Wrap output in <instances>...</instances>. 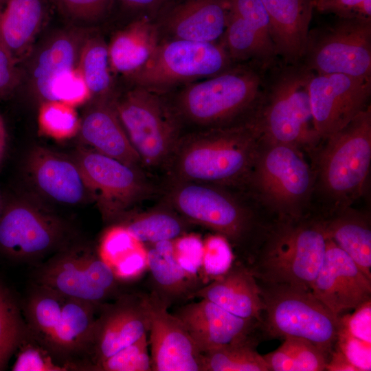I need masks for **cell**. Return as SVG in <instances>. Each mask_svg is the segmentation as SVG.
<instances>
[{
    "mask_svg": "<svg viewBox=\"0 0 371 371\" xmlns=\"http://www.w3.org/2000/svg\"><path fill=\"white\" fill-rule=\"evenodd\" d=\"M162 186L161 202L193 225L225 238L235 259L249 262L272 218L244 190L169 178Z\"/></svg>",
    "mask_w": 371,
    "mask_h": 371,
    "instance_id": "6da1fadb",
    "label": "cell"
},
{
    "mask_svg": "<svg viewBox=\"0 0 371 371\" xmlns=\"http://www.w3.org/2000/svg\"><path fill=\"white\" fill-rule=\"evenodd\" d=\"M260 140L253 117L183 132L164 169L166 178L241 188Z\"/></svg>",
    "mask_w": 371,
    "mask_h": 371,
    "instance_id": "7a4b0ae2",
    "label": "cell"
},
{
    "mask_svg": "<svg viewBox=\"0 0 371 371\" xmlns=\"http://www.w3.org/2000/svg\"><path fill=\"white\" fill-rule=\"evenodd\" d=\"M314 172L311 214L352 206L363 195L371 165V107L322 140L308 155Z\"/></svg>",
    "mask_w": 371,
    "mask_h": 371,
    "instance_id": "3957f363",
    "label": "cell"
},
{
    "mask_svg": "<svg viewBox=\"0 0 371 371\" xmlns=\"http://www.w3.org/2000/svg\"><path fill=\"white\" fill-rule=\"evenodd\" d=\"M266 70L250 63L234 64L217 75L182 85L170 98L164 95L183 131L186 126H227L254 115Z\"/></svg>",
    "mask_w": 371,
    "mask_h": 371,
    "instance_id": "277c9868",
    "label": "cell"
},
{
    "mask_svg": "<svg viewBox=\"0 0 371 371\" xmlns=\"http://www.w3.org/2000/svg\"><path fill=\"white\" fill-rule=\"evenodd\" d=\"M314 73L302 63L278 60L265 72L253 117L260 140L288 145L307 155L322 142L314 121L309 85Z\"/></svg>",
    "mask_w": 371,
    "mask_h": 371,
    "instance_id": "5b68a950",
    "label": "cell"
},
{
    "mask_svg": "<svg viewBox=\"0 0 371 371\" xmlns=\"http://www.w3.org/2000/svg\"><path fill=\"white\" fill-rule=\"evenodd\" d=\"M325 251L326 237L316 215L272 218L245 265L258 282L311 291Z\"/></svg>",
    "mask_w": 371,
    "mask_h": 371,
    "instance_id": "8992f818",
    "label": "cell"
},
{
    "mask_svg": "<svg viewBox=\"0 0 371 371\" xmlns=\"http://www.w3.org/2000/svg\"><path fill=\"white\" fill-rule=\"evenodd\" d=\"M314 172L306 153L295 147L260 143L241 189L271 218L311 214Z\"/></svg>",
    "mask_w": 371,
    "mask_h": 371,
    "instance_id": "52a82bcc",
    "label": "cell"
},
{
    "mask_svg": "<svg viewBox=\"0 0 371 371\" xmlns=\"http://www.w3.org/2000/svg\"><path fill=\"white\" fill-rule=\"evenodd\" d=\"M99 306L33 282L23 308L32 337L69 370H78Z\"/></svg>",
    "mask_w": 371,
    "mask_h": 371,
    "instance_id": "ba28073f",
    "label": "cell"
},
{
    "mask_svg": "<svg viewBox=\"0 0 371 371\" xmlns=\"http://www.w3.org/2000/svg\"><path fill=\"white\" fill-rule=\"evenodd\" d=\"M258 282L263 303L262 339L299 337L330 355L335 344L339 317L311 292L286 284Z\"/></svg>",
    "mask_w": 371,
    "mask_h": 371,
    "instance_id": "9c48e42d",
    "label": "cell"
},
{
    "mask_svg": "<svg viewBox=\"0 0 371 371\" xmlns=\"http://www.w3.org/2000/svg\"><path fill=\"white\" fill-rule=\"evenodd\" d=\"M113 104L143 167L164 169L183 132L166 97L131 85Z\"/></svg>",
    "mask_w": 371,
    "mask_h": 371,
    "instance_id": "30bf717a",
    "label": "cell"
},
{
    "mask_svg": "<svg viewBox=\"0 0 371 371\" xmlns=\"http://www.w3.org/2000/svg\"><path fill=\"white\" fill-rule=\"evenodd\" d=\"M234 64L220 42L161 39L146 63L126 80L166 95L180 85L217 75Z\"/></svg>",
    "mask_w": 371,
    "mask_h": 371,
    "instance_id": "8fae6325",
    "label": "cell"
},
{
    "mask_svg": "<svg viewBox=\"0 0 371 371\" xmlns=\"http://www.w3.org/2000/svg\"><path fill=\"white\" fill-rule=\"evenodd\" d=\"M33 278L34 283L97 305L122 293L120 282L97 247L76 239L37 266Z\"/></svg>",
    "mask_w": 371,
    "mask_h": 371,
    "instance_id": "7c38bea8",
    "label": "cell"
},
{
    "mask_svg": "<svg viewBox=\"0 0 371 371\" xmlns=\"http://www.w3.org/2000/svg\"><path fill=\"white\" fill-rule=\"evenodd\" d=\"M75 240L68 223L34 200H14L0 216V253L12 261L41 260Z\"/></svg>",
    "mask_w": 371,
    "mask_h": 371,
    "instance_id": "4fadbf2b",
    "label": "cell"
},
{
    "mask_svg": "<svg viewBox=\"0 0 371 371\" xmlns=\"http://www.w3.org/2000/svg\"><path fill=\"white\" fill-rule=\"evenodd\" d=\"M74 159L108 225L117 224L137 203L160 190L148 179L143 169L93 149L79 148Z\"/></svg>",
    "mask_w": 371,
    "mask_h": 371,
    "instance_id": "5bb4252c",
    "label": "cell"
},
{
    "mask_svg": "<svg viewBox=\"0 0 371 371\" xmlns=\"http://www.w3.org/2000/svg\"><path fill=\"white\" fill-rule=\"evenodd\" d=\"M301 63L316 74L371 77V19L337 17L310 30Z\"/></svg>",
    "mask_w": 371,
    "mask_h": 371,
    "instance_id": "9a60e30c",
    "label": "cell"
},
{
    "mask_svg": "<svg viewBox=\"0 0 371 371\" xmlns=\"http://www.w3.org/2000/svg\"><path fill=\"white\" fill-rule=\"evenodd\" d=\"M146 293H122L98 307L92 335L78 370L95 371L102 361L148 333Z\"/></svg>",
    "mask_w": 371,
    "mask_h": 371,
    "instance_id": "2e32d148",
    "label": "cell"
},
{
    "mask_svg": "<svg viewBox=\"0 0 371 371\" xmlns=\"http://www.w3.org/2000/svg\"><path fill=\"white\" fill-rule=\"evenodd\" d=\"M309 94L315 127L323 140L370 106L371 77L314 74Z\"/></svg>",
    "mask_w": 371,
    "mask_h": 371,
    "instance_id": "e0dca14e",
    "label": "cell"
},
{
    "mask_svg": "<svg viewBox=\"0 0 371 371\" xmlns=\"http://www.w3.org/2000/svg\"><path fill=\"white\" fill-rule=\"evenodd\" d=\"M153 371H203V353L183 322L152 291L146 293Z\"/></svg>",
    "mask_w": 371,
    "mask_h": 371,
    "instance_id": "ac0fdd59",
    "label": "cell"
},
{
    "mask_svg": "<svg viewBox=\"0 0 371 371\" xmlns=\"http://www.w3.org/2000/svg\"><path fill=\"white\" fill-rule=\"evenodd\" d=\"M173 314L202 353L227 345L258 344L262 339L259 322L235 315L205 299L183 304Z\"/></svg>",
    "mask_w": 371,
    "mask_h": 371,
    "instance_id": "d6986e66",
    "label": "cell"
},
{
    "mask_svg": "<svg viewBox=\"0 0 371 371\" xmlns=\"http://www.w3.org/2000/svg\"><path fill=\"white\" fill-rule=\"evenodd\" d=\"M92 30L82 25L66 27L54 31L32 47L26 58L29 59L28 82L41 103L52 101L57 81L78 67L82 47Z\"/></svg>",
    "mask_w": 371,
    "mask_h": 371,
    "instance_id": "ffe728a7",
    "label": "cell"
},
{
    "mask_svg": "<svg viewBox=\"0 0 371 371\" xmlns=\"http://www.w3.org/2000/svg\"><path fill=\"white\" fill-rule=\"evenodd\" d=\"M311 292L339 317L371 299V280L345 251L326 238L323 263Z\"/></svg>",
    "mask_w": 371,
    "mask_h": 371,
    "instance_id": "44dd1931",
    "label": "cell"
},
{
    "mask_svg": "<svg viewBox=\"0 0 371 371\" xmlns=\"http://www.w3.org/2000/svg\"><path fill=\"white\" fill-rule=\"evenodd\" d=\"M230 12L228 0H170L154 21L161 39L218 43Z\"/></svg>",
    "mask_w": 371,
    "mask_h": 371,
    "instance_id": "7402d4cb",
    "label": "cell"
},
{
    "mask_svg": "<svg viewBox=\"0 0 371 371\" xmlns=\"http://www.w3.org/2000/svg\"><path fill=\"white\" fill-rule=\"evenodd\" d=\"M25 169L35 190L54 203L77 205L93 201L74 157L36 146L27 157Z\"/></svg>",
    "mask_w": 371,
    "mask_h": 371,
    "instance_id": "603a6c76",
    "label": "cell"
},
{
    "mask_svg": "<svg viewBox=\"0 0 371 371\" xmlns=\"http://www.w3.org/2000/svg\"><path fill=\"white\" fill-rule=\"evenodd\" d=\"M80 119L79 133L91 149L143 169L113 104V98L91 99Z\"/></svg>",
    "mask_w": 371,
    "mask_h": 371,
    "instance_id": "cb8c5ba5",
    "label": "cell"
},
{
    "mask_svg": "<svg viewBox=\"0 0 371 371\" xmlns=\"http://www.w3.org/2000/svg\"><path fill=\"white\" fill-rule=\"evenodd\" d=\"M269 19L270 36L278 58L297 64L304 56L313 0H262Z\"/></svg>",
    "mask_w": 371,
    "mask_h": 371,
    "instance_id": "d4e9b609",
    "label": "cell"
},
{
    "mask_svg": "<svg viewBox=\"0 0 371 371\" xmlns=\"http://www.w3.org/2000/svg\"><path fill=\"white\" fill-rule=\"evenodd\" d=\"M193 297L207 300L238 317L261 324L263 303L258 282L249 268L234 259L222 276L205 283Z\"/></svg>",
    "mask_w": 371,
    "mask_h": 371,
    "instance_id": "484cf974",
    "label": "cell"
},
{
    "mask_svg": "<svg viewBox=\"0 0 371 371\" xmlns=\"http://www.w3.org/2000/svg\"><path fill=\"white\" fill-rule=\"evenodd\" d=\"M47 15L45 0H0V43L18 65L30 53Z\"/></svg>",
    "mask_w": 371,
    "mask_h": 371,
    "instance_id": "4316f807",
    "label": "cell"
},
{
    "mask_svg": "<svg viewBox=\"0 0 371 371\" xmlns=\"http://www.w3.org/2000/svg\"><path fill=\"white\" fill-rule=\"evenodd\" d=\"M317 216L325 237L345 251L371 280L370 213L350 206L324 216Z\"/></svg>",
    "mask_w": 371,
    "mask_h": 371,
    "instance_id": "83f0119b",
    "label": "cell"
},
{
    "mask_svg": "<svg viewBox=\"0 0 371 371\" xmlns=\"http://www.w3.org/2000/svg\"><path fill=\"white\" fill-rule=\"evenodd\" d=\"M161 41L155 21L140 16L117 31L108 43L112 72L125 79L138 71L149 60Z\"/></svg>",
    "mask_w": 371,
    "mask_h": 371,
    "instance_id": "f1b7e54d",
    "label": "cell"
},
{
    "mask_svg": "<svg viewBox=\"0 0 371 371\" xmlns=\"http://www.w3.org/2000/svg\"><path fill=\"white\" fill-rule=\"evenodd\" d=\"M148 248L146 253L154 289L168 307L193 298L203 285L202 279L184 270L174 255L172 240L162 241Z\"/></svg>",
    "mask_w": 371,
    "mask_h": 371,
    "instance_id": "f546056e",
    "label": "cell"
},
{
    "mask_svg": "<svg viewBox=\"0 0 371 371\" xmlns=\"http://www.w3.org/2000/svg\"><path fill=\"white\" fill-rule=\"evenodd\" d=\"M117 224L123 226L139 243L149 245L173 240L186 234L193 225L161 201L145 212H129Z\"/></svg>",
    "mask_w": 371,
    "mask_h": 371,
    "instance_id": "4dcf8cb0",
    "label": "cell"
},
{
    "mask_svg": "<svg viewBox=\"0 0 371 371\" xmlns=\"http://www.w3.org/2000/svg\"><path fill=\"white\" fill-rule=\"evenodd\" d=\"M219 42L234 64L250 63L267 69L278 60L251 27L232 11Z\"/></svg>",
    "mask_w": 371,
    "mask_h": 371,
    "instance_id": "1f68e13d",
    "label": "cell"
},
{
    "mask_svg": "<svg viewBox=\"0 0 371 371\" xmlns=\"http://www.w3.org/2000/svg\"><path fill=\"white\" fill-rule=\"evenodd\" d=\"M78 69L89 90L91 99L114 98L116 91L110 65L108 43L95 30L91 32L83 44Z\"/></svg>",
    "mask_w": 371,
    "mask_h": 371,
    "instance_id": "d6a6232c",
    "label": "cell"
},
{
    "mask_svg": "<svg viewBox=\"0 0 371 371\" xmlns=\"http://www.w3.org/2000/svg\"><path fill=\"white\" fill-rule=\"evenodd\" d=\"M262 356L269 371H323L329 354L306 339L287 337L277 349Z\"/></svg>",
    "mask_w": 371,
    "mask_h": 371,
    "instance_id": "836d02e7",
    "label": "cell"
},
{
    "mask_svg": "<svg viewBox=\"0 0 371 371\" xmlns=\"http://www.w3.org/2000/svg\"><path fill=\"white\" fill-rule=\"evenodd\" d=\"M31 337L19 305L0 282V370L20 346Z\"/></svg>",
    "mask_w": 371,
    "mask_h": 371,
    "instance_id": "e575fe53",
    "label": "cell"
},
{
    "mask_svg": "<svg viewBox=\"0 0 371 371\" xmlns=\"http://www.w3.org/2000/svg\"><path fill=\"white\" fill-rule=\"evenodd\" d=\"M258 343L232 344L203 353V371H269Z\"/></svg>",
    "mask_w": 371,
    "mask_h": 371,
    "instance_id": "d590c367",
    "label": "cell"
},
{
    "mask_svg": "<svg viewBox=\"0 0 371 371\" xmlns=\"http://www.w3.org/2000/svg\"><path fill=\"white\" fill-rule=\"evenodd\" d=\"M74 107L58 101L41 103L38 115L40 132L57 140L75 136L79 133L80 119Z\"/></svg>",
    "mask_w": 371,
    "mask_h": 371,
    "instance_id": "8d00e7d4",
    "label": "cell"
},
{
    "mask_svg": "<svg viewBox=\"0 0 371 371\" xmlns=\"http://www.w3.org/2000/svg\"><path fill=\"white\" fill-rule=\"evenodd\" d=\"M147 335L100 363L95 371H152Z\"/></svg>",
    "mask_w": 371,
    "mask_h": 371,
    "instance_id": "74e56055",
    "label": "cell"
},
{
    "mask_svg": "<svg viewBox=\"0 0 371 371\" xmlns=\"http://www.w3.org/2000/svg\"><path fill=\"white\" fill-rule=\"evenodd\" d=\"M235 259L232 249L223 236L214 234L203 243L201 270L207 279L214 280L225 274Z\"/></svg>",
    "mask_w": 371,
    "mask_h": 371,
    "instance_id": "f35d334b",
    "label": "cell"
},
{
    "mask_svg": "<svg viewBox=\"0 0 371 371\" xmlns=\"http://www.w3.org/2000/svg\"><path fill=\"white\" fill-rule=\"evenodd\" d=\"M13 371H65L68 368L60 363L33 337L23 342L19 349Z\"/></svg>",
    "mask_w": 371,
    "mask_h": 371,
    "instance_id": "ab89813d",
    "label": "cell"
},
{
    "mask_svg": "<svg viewBox=\"0 0 371 371\" xmlns=\"http://www.w3.org/2000/svg\"><path fill=\"white\" fill-rule=\"evenodd\" d=\"M138 242L121 225H109L100 240L98 251L111 267L123 256L138 247Z\"/></svg>",
    "mask_w": 371,
    "mask_h": 371,
    "instance_id": "60d3db41",
    "label": "cell"
},
{
    "mask_svg": "<svg viewBox=\"0 0 371 371\" xmlns=\"http://www.w3.org/2000/svg\"><path fill=\"white\" fill-rule=\"evenodd\" d=\"M64 16L78 22L102 19L112 8L114 0H49Z\"/></svg>",
    "mask_w": 371,
    "mask_h": 371,
    "instance_id": "b9f144b4",
    "label": "cell"
},
{
    "mask_svg": "<svg viewBox=\"0 0 371 371\" xmlns=\"http://www.w3.org/2000/svg\"><path fill=\"white\" fill-rule=\"evenodd\" d=\"M232 12L245 21L275 53L270 36L269 19L262 0H228Z\"/></svg>",
    "mask_w": 371,
    "mask_h": 371,
    "instance_id": "7bdbcfd3",
    "label": "cell"
},
{
    "mask_svg": "<svg viewBox=\"0 0 371 371\" xmlns=\"http://www.w3.org/2000/svg\"><path fill=\"white\" fill-rule=\"evenodd\" d=\"M90 93L78 67L62 76L52 91V101L76 106L88 102Z\"/></svg>",
    "mask_w": 371,
    "mask_h": 371,
    "instance_id": "ee69618b",
    "label": "cell"
},
{
    "mask_svg": "<svg viewBox=\"0 0 371 371\" xmlns=\"http://www.w3.org/2000/svg\"><path fill=\"white\" fill-rule=\"evenodd\" d=\"M173 242L174 255L177 263L186 271L195 276L201 270L203 243L196 236L183 235Z\"/></svg>",
    "mask_w": 371,
    "mask_h": 371,
    "instance_id": "f6af8a7d",
    "label": "cell"
},
{
    "mask_svg": "<svg viewBox=\"0 0 371 371\" xmlns=\"http://www.w3.org/2000/svg\"><path fill=\"white\" fill-rule=\"evenodd\" d=\"M357 371L371 370V344L350 335L339 328L335 346Z\"/></svg>",
    "mask_w": 371,
    "mask_h": 371,
    "instance_id": "bcb514c9",
    "label": "cell"
},
{
    "mask_svg": "<svg viewBox=\"0 0 371 371\" xmlns=\"http://www.w3.org/2000/svg\"><path fill=\"white\" fill-rule=\"evenodd\" d=\"M314 9L341 18L371 19V0H313Z\"/></svg>",
    "mask_w": 371,
    "mask_h": 371,
    "instance_id": "7dc6e473",
    "label": "cell"
},
{
    "mask_svg": "<svg viewBox=\"0 0 371 371\" xmlns=\"http://www.w3.org/2000/svg\"><path fill=\"white\" fill-rule=\"evenodd\" d=\"M352 314L339 316V328L371 344V299L357 306Z\"/></svg>",
    "mask_w": 371,
    "mask_h": 371,
    "instance_id": "c3c4849f",
    "label": "cell"
},
{
    "mask_svg": "<svg viewBox=\"0 0 371 371\" xmlns=\"http://www.w3.org/2000/svg\"><path fill=\"white\" fill-rule=\"evenodd\" d=\"M111 268L120 282L134 280L148 268L146 252L137 247L123 256Z\"/></svg>",
    "mask_w": 371,
    "mask_h": 371,
    "instance_id": "681fc988",
    "label": "cell"
},
{
    "mask_svg": "<svg viewBox=\"0 0 371 371\" xmlns=\"http://www.w3.org/2000/svg\"><path fill=\"white\" fill-rule=\"evenodd\" d=\"M21 79L22 74L18 64L0 43V99L12 93Z\"/></svg>",
    "mask_w": 371,
    "mask_h": 371,
    "instance_id": "f907efd6",
    "label": "cell"
},
{
    "mask_svg": "<svg viewBox=\"0 0 371 371\" xmlns=\"http://www.w3.org/2000/svg\"><path fill=\"white\" fill-rule=\"evenodd\" d=\"M328 371H357L342 352L335 346L331 350L326 366Z\"/></svg>",
    "mask_w": 371,
    "mask_h": 371,
    "instance_id": "816d5d0a",
    "label": "cell"
},
{
    "mask_svg": "<svg viewBox=\"0 0 371 371\" xmlns=\"http://www.w3.org/2000/svg\"><path fill=\"white\" fill-rule=\"evenodd\" d=\"M7 133L3 119L0 115V161L6 146Z\"/></svg>",
    "mask_w": 371,
    "mask_h": 371,
    "instance_id": "f5cc1de1",
    "label": "cell"
},
{
    "mask_svg": "<svg viewBox=\"0 0 371 371\" xmlns=\"http://www.w3.org/2000/svg\"><path fill=\"white\" fill-rule=\"evenodd\" d=\"M4 206L1 202V196H0V216L3 212V208H4Z\"/></svg>",
    "mask_w": 371,
    "mask_h": 371,
    "instance_id": "db71d44e",
    "label": "cell"
}]
</instances>
